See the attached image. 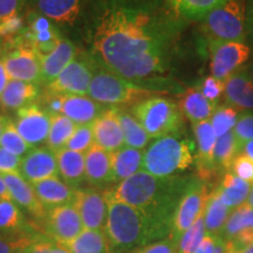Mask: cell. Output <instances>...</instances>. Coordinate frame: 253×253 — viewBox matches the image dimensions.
<instances>
[{
  "label": "cell",
  "instance_id": "6f0895ef",
  "mask_svg": "<svg viewBox=\"0 0 253 253\" xmlns=\"http://www.w3.org/2000/svg\"><path fill=\"white\" fill-rule=\"evenodd\" d=\"M7 120H8L7 118L0 115V142H1V136H2V132H4L6 123H7Z\"/></svg>",
  "mask_w": 253,
  "mask_h": 253
},
{
  "label": "cell",
  "instance_id": "816d5d0a",
  "mask_svg": "<svg viewBox=\"0 0 253 253\" xmlns=\"http://www.w3.org/2000/svg\"><path fill=\"white\" fill-rule=\"evenodd\" d=\"M195 253H214L213 237L210 235L205 236L203 242L201 243V245L198 246V249L196 250Z\"/></svg>",
  "mask_w": 253,
  "mask_h": 253
},
{
  "label": "cell",
  "instance_id": "bcb514c9",
  "mask_svg": "<svg viewBox=\"0 0 253 253\" xmlns=\"http://www.w3.org/2000/svg\"><path fill=\"white\" fill-rule=\"evenodd\" d=\"M198 89L207 99L213 101V102H218V100L220 99L221 95L224 94V90H225V82L210 75L202 81Z\"/></svg>",
  "mask_w": 253,
  "mask_h": 253
},
{
  "label": "cell",
  "instance_id": "ffe728a7",
  "mask_svg": "<svg viewBox=\"0 0 253 253\" xmlns=\"http://www.w3.org/2000/svg\"><path fill=\"white\" fill-rule=\"evenodd\" d=\"M95 144L108 153L125 147V135L116 107H109L93 123Z\"/></svg>",
  "mask_w": 253,
  "mask_h": 253
},
{
  "label": "cell",
  "instance_id": "83f0119b",
  "mask_svg": "<svg viewBox=\"0 0 253 253\" xmlns=\"http://www.w3.org/2000/svg\"><path fill=\"white\" fill-rule=\"evenodd\" d=\"M217 103L207 99L198 88H195L185 91L179 101V108L183 115L192 125H195V123L209 121L218 107Z\"/></svg>",
  "mask_w": 253,
  "mask_h": 253
},
{
  "label": "cell",
  "instance_id": "f5cc1de1",
  "mask_svg": "<svg viewBox=\"0 0 253 253\" xmlns=\"http://www.w3.org/2000/svg\"><path fill=\"white\" fill-rule=\"evenodd\" d=\"M9 81H11V79H9L8 73L6 71V67L4 62H2V60L0 59V96L4 93V90L6 89V87H7Z\"/></svg>",
  "mask_w": 253,
  "mask_h": 253
},
{
  "label": "cell",
  "instance_id": "e7e4bbea",
  "mask_svg": "<svg viewBox=\"0 0 253 253\" xmlns=\"http://www.w3.org/2000/svg\"><path fill=\"white\" fill-rule=\"evenodd\" d=\"M17 253H23V252H21V251H20V252H17Z\"/></svg>",
  "mask_w": 253,
  "mask_h": 253
},
{
  "label": "cell",
  "instance_id": "d6986e66",
  "mask_svg": "<svg viewBox=\"0 0 253 253\" xmlns=\"http://www.w3.org/2000/svg\"><path fill=\"white\" fill-rule=\"evenodd\" d=\"M38 13L58 26H73L87 4V0H30Z\"/></svg>",
  "mask_w": 253,
  "mask_h": 253
},
{
  "label": "cell",
  "instance_id": "f6af8a7d",
  "mask_svg": "<svg viewBox=\"0 0 253 253\" xmlns=\"http://www.w3.org/2000/svg\"><path fill=\"white\" fill-rule=\"evenodd\" d=\"M27 0H0V27L21 15Z\"/></svg>",
  "mask_w": 253,
  "mask_h": 253
},
{
  "label": "cell",
  "instance_id": "6125c7cd",
  "mask_svg": "<svg viewBox=\"0 0 253 253\" xmlns=\"http://www.w3.org/2000/svg\"><path fill=\"white\" fill-rule=\"evenodd\" d=\"M227 246H229V248H227V253H239V251H237V250L231 248V246L229 245V243H227Z\"/></svg>",
  "mask_w": 253,
  "mask_h": 253
},
{
  "label": "cell",
  "instance_id": "9c48e42d",
  "mask_svg": "<svg viewBox=\"0 0 253 253\" xmlns=\"http://www.w3.org/2000/svg\"><path fill=\"white\" fill-rule=\"evenodd\" d=\"M209 195L210 192L207 182L199 177H192L173 213L170 237L177 244H179L185 231L192 226L201 214H203Z\"/></svg>",
  "mask_w": 253,
  "mask_h": 253
},
{
  "label": "cell",
  "instance_id": "30bf717a",
  "mask_svg": "<svg viewBox=\"0 0 253 253\" xmlns=\"http://www.w3.org/2000/svg\"><path fill=\"white\" fill-rule=\"evenodd\" d=\"M211 75L225 82L242 69L251 56V47L245 41L209 42Z\"/></svg>",
  "mask_w": 253,
  "mask_h": 253
},
{
  "label": "cell",
  "instance_id": "681fc988",
  "mask_svg": "<svg viewBox=\"0 0 253 253\" xmlns=\"http://www.w3.org/2000/svg\"><path fill=\"white\" fill-rule=\"evenodd\" d=\"M33 237H18L12 239H0V253H17L30 244Z\"/></svg>",
  "mask_w": 253,
  "mask_h": 253
},
{
  "label": "cell",
  "instance_id": "4dcf8cb0",
  "mask_svg": "<svg viewBox=\"0 0 253 253\" xmlns=\"http://www.w3.org/2000/svg\"><path fill=\"white\" fill-rule=\"evenodd\" d=\"M227 0H166L170 11L177 18L201 21L212 9Z\"/></svg>",
  "mask_w": 253,
  "mask_h": 253
},
{
  "label": "cell",
  "instance_id": "484cf974",
  "mask_svg": "<svg viewBox=\"0 0 253 253\" xmlns=\"http://www.w3.org/2000/svg\"><path fill=\"white\" fill-rule=\"evenodd\" d=\"M41 95V84L11 80L0 96V104L8 110H18L34 103Z\"/></svg>",
  "mask_w": 253,
  "mask_h": 253
},
{
  "label": "cell",
  "instance_id": "f546056e",
  "mask_svg": "<svg viewBox=\"0 0 253 253\" xmlns=\"http://www.w3.org/2000/svg\"><path fill=\"white\" fill-rule=\"evenodd\" d=\"M251 189L252 184L229 171L221 176L216 191L219 195L223 203L226 207H229L231 210H235L236 208L245 204L250 192H251Z\"/></svg>",
  "mask_w": 253,
  "mask_h": 253
},
{
  "label": "cell",
  "instance_id": "8fae6325",
  "mask_svg": "<svg viewBox=\"0 0 253 253\" xmlns=\"http://www.w3.org/2000/svg\"><path fill=\"white\" fill-rule=\"evenodd\" d=\"M94 74V61L77 55L55 80L46 86V93L53 95H88Z\"/></svg>",
  "mask_w": 253,
  "mask_h": 253
},
{
  "label": "cell",
  "instance_id": "f1b7e54d",
  "mask_svg": "<svg viewBox=\"0 0 253 253\" xmlns=\"http://www.w3.org/2000/svg\"><path fill=\"white\" fill-rule=\"evenodd\" d=\"M144 150L125 147L112 153L113 179L120 183L142 170Z\"/></svg>",
  "mask_w": 253,
  "mask_h": 253
},
{
  "label": "cell",
  "instance_id": "7dc6e473",
  "mask_svg": "<svg viewBox=\"0 0 253 253\" xmlns=\"http://www.w3.org/2000/svg\"><path fill=\"white\" fill-rule=\"evenodd\" d=\"M177 250H178V244L169 236L129 253H177Z\"/></svg>",
  "mask_w": 253,
  "mask_h": 253
},
{
  "label": "cell",
  "instance_id": "7bdbcfd3",
  "mask_svg": "<svg viewBox=\"0 0 253 253\" xmlns=\"http://www.w3.org/2000/svg\"><path fill=\"white\" fill-rule=\"evenodd\" d=\"M240 147L249 141H253V110L243 112L239 115L236 126L233 128Z\"/></svg>",
  "mask_w": 253,
  "mask_h": 253
},
{
  "label": "cell",
  "instance_id": "ab89813d",
  "mask_svg": "<svg viewBox=\"0 0 253 253\" xmlns=\"http://www.w3.org/2000/svg\"><path fill=\"white\" fill-rule=\"evenodd\" d=\"M0 147L4 148L5 150L17 155V156L21 158L26 156V155L33 149V148L21 137V135L19 134L17 128H15L14 121H12V120H7V123H6L4 132H2L1 136Z\"/></svg>",
  "mask_w": 253,
  "mask_h": 253
},
{
  "label": "cell",
  "instance_id": "5b68a950",
  "mask_svg": "<svg viewBox=\"0 0 253 253\" xmlns=\"http://www.w3.org/2000/svg\"><path fill=\"white\" fill-rule=\"evenodd\" d=\"M130 112L151 140L179 134L182 130L183 113L179 104L169 97L151 95L132 104Z\"/></svg>",
  "mask_w": 253,
  "mask_h": 253
},
{
  "label": "cell",
  "instance_id": "680465c9",
  "mask_svg": "<svg viewBox=\"0 0 253 253\" xmlns=\"http://www.w3.org/2000/svg\"><path fill=\"white\" fill-rule=\"evenodd\" d=\"M246 71H248L250 78H251V80L253 81V58L251 59V61L248 66H246Z\"/></svg>",
  "mask_w": 253,
  "mask_h": 253
},
{
  "label": "cell",
  "instance_id": "d590c367",
  "mask_svg": "<svg viewBox=\"0 0 253 253\" xmlns=\"http://www.w3.org/2000/svg\"><path fill=\"white\" fill-rule=\"evenodd\" d=\"M25 227L20 208L9 199H0V239L18 238Z\"/></svg>",
  "mask_w": 253,
  "mask_h": 253
},
{
  "label": "cell",
  "instance_id": "4316f807",
  "mask_svg": "<svg viewBox=\"0 0 253 253\" xmlns=\"http://www.w3.org/2000/svg\"><path fill=\"white\" fill-rule=\"evenodd\" d=\"M56 160L60 177L63 182L72 188L78 189L82 182L86 181V160L84 154L78 153L69 149H61L56 151Z\"/></svg>",
  "mask_w": 253,
  "mask_h": 253
},
{
  "label": "cell",
  "instance_id": "c3c4849f",
  "mask_svg": "<svg viewBox=\"0 0 253 253\" xmlns=\"http://www.w3.org/2000/svg\"><path fill=\"white\" fill-rule=\"evenodd\" d=\"M23 158L0 147V173H14L20 171Z\"/></svg>",
  "mask_w": 253,
  "mask_h": 253
},
{
  "label": "cell",
  "instance_id": "11a10c76",
  "mask_svg": "<svg viewBox=\"0 0 253 253\" xmlns=\"http://www.w3.org/2000/svg\"><path fill=\"white\" fill-rule=\"evenodd\" d=\"M242 153L253 160V141H249L242 145Z\"/></svg>",
  "mask_w": 253,
  "mask_h": 253
},
{
  "label": "cell",
  "instance_id": "cb8c5ba5",
  "mask_svg": "<svg viewBox=\"0 0 253 253\" xmlns=\"http://www.w3.org/2000/svg\"><path fill=\"white\" fill-rule=\"evenodd\" d=\"M86 160V181L93 185H103L113 183L112 153L103 150L94 144L87 153Z\"/></svg>",
  "mask_w": 253,
  "mask_h": 253
},
{
  "label": "cell",
  "instance_id": "91938a15",
  "mask_svg": "<svg viewBox=\"0 0 253 253\" xmlns=\"http://www.w3.org/2000/svg\"><path fill=\"white\" fill-rule=\"evenodd\" d=\"M239 253H253V244L246 246V248L242 249L239 251Z\"/></svg>",
  "mask_w": 253,
  "mask_h": 253
},
{
  "label": "cell",
  "instance_id": "2e32d148",
  "mask_svg": "<svg viewBox=\"0 0 253 253\" xmlns=\"http://www.w3.org/2000/svg\"><path fill=\"white\" fill-rule=\"evenodd\" d=\"M196 138V158L195 163L197 167L198 177L203 181L216 176L213 166V153L216 147L217 136L214 134L210 120L192 125Z\"/></svg>",
  "mask_w": 253,
  "mask_h": 253
},
{
  "label": "cell",
  "instance_id": "ee69618b",
  "mask_svg": "<svg viewBox=\"0 0 253 253\" xmlns=\"http://www.w3.org/2000/svg\"><path fill=\"white\" fill-rule=\"evenodd\" d=\"M230 172L249 182L250 184H253V160L240 153L233 161Z\"/></svg>",
  "mask_w": 253,
  "mask_h": 253
},
{
  "label": "cell",
  "instance_id": "ba28073f",
  "mask_svg": "<svg viewBox=\"0 0 253 253\" xmlns=\"http://www.w3.org/2000/svg\"><path fill=\"white\" fill-rule=\"evenodd\" d=\"M25 30V28H24ZM11 80L42 84L41 59L24 36L6 41L1 58Z\"/></svg>",
  "mask_w": 253,
  "mask_h": 253
},
{
  "label": "cell",
  "instance_id": "d4e9b609",
  "mask_svg": "<svg viewBox=\"0 0 253 253\" xmlns=\"http://www.w3.org/2000/svg\"><path fill=\"white\" fill-rule=\"evenodd\" d=\"M78 48L72 41L61 40L54 52L41 59V73H42V84L46 86L61 74V72L77 58Z\"/></svg>",
  "mask_w": 253,
  "mask_h": 253
},
{
  "label": "cell",
  "instance_id": "60d3db41",
  "mask_svg": "<svg viewBox=\"0 0 253 253\" xmlns=\"http://www.w3.org/2000/svg\"><path fill=\"white\" fill-rule=\"evenodd\" d=\"M207 235L203 212V214H201L198 219L192 224V226L186 230L184 235L182 236L177 253H195Z\"/></svg>",
  "mask_w": 253,
  "mask_h": 253
},
{
  "label": "cell",
  "instance_id": "44dd1931",
  "mask_svg": "<svg viewBox=\"0 0 253 253\" xmlns=\"http://www.w3.org/2000/svg\"><path fill=\"white\" fill-rule=\"evenodd\" d=\"M11 199L18 207L25 209L38 219H45L47 210L38 199L33 186L19 172L1 173Z\"/></svg>",
  "mask_w": 253,
  "mask_h": 253
},
{
  "label": "cell",
  "instance_id": "6da1fadb",
  "mask_svg": "<svg viewBox=\"0 0 253 253\" xmlns=\"http://www.w3.org/2000/svg\"><path fill=\"white\" fill-rule=\"evenodd\" d=\"M173 33L175 21L157 0H97L94 55L109 71L145 89L168 71Z\"/></svg>",
  "mask_w": 253,
  "mask_h": 253
},
{
  "label": "cell",
  "instance_id": "d6a6232c",
  "mask_svg": "<svg viewBox=\"0 0 253 253\" xmlns=\"http://www.w3.org/2000/svg\"><path fill=\"white\" fill-rule=\"evenodd\" d=\"M240 153H242V147L233 130L218 137L213 153V166L216 175L217 173L224 175L225 172H229L233 161Z\"/></svg>",
  "mask_w": 253,
  "mask_h": 253
},
{
  "label": "cell",
  "instance_id": "4fadbf2b",
  "mask_svg": "<svg viewBox=\"0 0 253 253\" xmlns=\"http://www.w3.org/2000/svg\"><path fill=\"white\" fill-rule=\"evenodd\" d=\"M45 220L47 235L58 245L67 244L84 230L74 203L50 209Z\"/></svg>",
  "mask_w": 253,
  "mask_h": 253
},
{
  "label": "cell",
  "instance_id": "7402d4cb",
  "mask_svg": "<svg viewBox=\"0 0 253 253\" xmlns=\"http://www.w3.org/2000/svg\"><path fill=\"white\" fill-rule=\"evenodd\" d=\"M32 186L38 199L47 211L53 208L73 203L77 195V189L61 181L60 177H52L33 183Z\"/></svg>",
  "mask_w": 253,
  "mask_h": 253
},
{
  "label": "cell",
  "instance_id": "be15d7a7",
  "mask_svg": "<svg viewBox=\"0 0 253 253\" xmlns=\"http://www.w3.org/2000/svg\"><path fill=\"white\" fill-rule=\"evenodd\" d=\"M0 52H1V41H0Z\"/></svg>",
  "mask_w": 253,
  "mask_h": 253
},
{
  "label": "cell",
  "instance_id": "277c9868",
  "mask_svg": "<svg viewBox=\"0 0 253 253\" xmlns=\"http://www.w3.org/2000/svg\"><path fill=\"white\" fill-rule=\"evenodd\" d=\"M196 144L178 134L155 138L144 150L142 170L156 177L179 176L195 163Z\"/></svg>",
  "mask_w": 253,
  "mask_h": 253
},
{
  "label": "cell",
  "instance_id": "b9f144b4",
  "mask_svg": "<svg viewBox=\"0 0 253 253\" xmlns=\"http://www.w3.org/2000/svg\"><path fill=\"white\" fill-rule=\"evenodd\" d=\"M95 144V136L93 123L91 125L78 126L75 129L74 134L69 138V141L66 144L63 149H69L78 153H87L91 147Z\"/></svg>",
  "mask_w": 253,
  "mask_h": 253
},
{
  "label": "cell",
  "instance_id": "7a4b0ae2",
  "mask_svg": "<svg viewBox=\"0 0 253 253\" xmlns=\"http://www.w3.org/2000/svg\"><path fill=\"white\" fill-rule=\"evenodd\" d=\"M191 178V176L156 177L141 170L104 192L172 226L173 213Z\"/></svg>",
  "mask_w": 253,
  "mask_h": 253
},
{
  "label": "cell",
  "instance_id": "52a82bcc",
  "mask_svg": "<svg viewBox=\"0 0 253 253\" xmlns=\"http://www.w3.org/2000/svg\"><path fill=\"white\" fill-rule=\"evenodd\" d=\"M201 30L209 42L245 41L246 0H227L201 20Z\"/></svg>",
  "mask_w": 253,
  "mask_h": 253
},
{
  "label": "cell",
  "instance_id": "ac0fdd59",
  "mask_svg": "<svg viewBox=\"0 0 253 253\" xmlns=\"http://www.w3.org/2000/svg\"><path fill=\"white\" fill-rule=\"evenodd\" d=\"M59 97L61 103L60 114L67 116L78 126L91 125L108 109L104 104L96 102L88 95L63 94L59 95Z\"/></svg>",
  "mask_w": 253,
  "mask_h": 253
},
{
  "label": "cell",
  "instance_id": "7c38bea8",
  "mask_svg": "<svg viewBox=\"0 0 253 253\" xmlns=\"http://www.w3.org/2000/svg\"><path fill=\"white\" fill-rule=\"evenodd\" d=\"M52 114L34 102L19 109L14 125L21 137L32 148H40L48 138Z\"/></svg>",
  "mask_w": 253,
  "mask_h": 253
},
{
  "label": "cell",
  "instance_id": "9a60e30c",
  "mask_svg": "<svg viewBox=\"0 0 253 253\" xmlns=\"http://www.w3.org/2000/svg\"><path fill=\"white\" fill-rule=\"evenodd\" d=\"M84 230L104 231L108 216V205L103 192L94 189H77L74 199Z\"/></svg>",
  "mask_w": 253,
  "mask_h": 253
},
{
  "label": "cell",
  "instance_id": "9f6ffc18",
  "mask_svg": "<svg viewBox=\"0 0 253 253\" xmlns=\"http://www.w3.org/2000/svg\"><path fill=\"white\" fill-rule=\"evenodd\" d=\"M49 253H69L66 251L65 249L60 248L59 245H56L54 242L52 243V245H50V250H49Z\"/></svg>",
  "mask_w": 253,
  "mask_h": 253
},
{
  "label": "cell",
  "instance_id": "db71d44e",
  "mask_svg": "<svg viewBox=\"0 0 253 253\" xmlns=\"http://www.w3.org/2000/svg\"><path fill=\"white\" fill-rule=\"evenodd\" d=\"M0 199H9V201H12L7 186H6V183L4 181V177H2L1 173H0Z\"/></svg>",
  "mask_w": 253,
  "mask_h": 253
},
{
  "label": "cell",
  "instance_id": "603a6c76",
  "mask_svg": "<svg viewBox=\"0 0 253 253\" xmlns=\"http://www.w3.org/2000/svg\"><path fill=\"white\" fill-rule=\"evenodd\" d=\"M226 103L244 112L253 110V81L246 67L235 73L225 81L224 90Z\"/></svg>",
  "mask_w": 253,
  "mask_h": 253
},
{
  "label": "cell",
  "instance_id": "e575fe53",
  "mask_svg": "<svg viewBox=\"0 0 253 253\" xmlns=\"http://www.w3.org/2000/svg\"><path fill=\"white\" fill-rule=\"evenodd\" d=\"M118 116L121 123L123 135H125V144L126 147L135 148V149L144 150L150 144L151 137L144 130L137 119L132 115L131 112L123 108H118Z\"/></svg>",
  "mask_w": 253,
  "mask_h": 253
},
{
  "label": "cell",
  "instance_id": "8d00e7d4",
  "mask_svg": "<svg viewBox=\"0 0 253 253\" xmlns=\"http://www.w3.org/2000/svg\"><path fill=\"white\" fill-rule=\"evenodd\" d=\"M78 125L68 119L62 114H52V121H50V129L46 145L52 151L63 149L74 134Z\"/></svg>",
  "mask_w": 253,
  "mask_h": 253
},
{
  "label": "cell",
  "instance_id": "5bb4252c",
  "mask_svg": "<svg viewBox=\"0 0 253 253\" xmlns=\"http://www.w3.org/2000/svg\"><path fill=\"white\" fill-rule=\"evenodd\" d=\"M24 36L40 59L54 52L63 39L56 25L37 11L27 14Z\"/></svg>",
  "mask_w": 253,
  "mask_h": 253
},
{
  "label": "cell",
  "instance_id": "74e56055",
  "mask_svg": "<svg viewBox=\"0 0 253 253\" xmlns=\"http://www.w3.org/2000/svg\"><path fill=\"white\" fill-rule=\"evenodd\" d=\"M246 231H253V208L245 203L230 213L220 236L230 242Z\"/></svg>",
  "mask_w": 253,
  "mask_h": 253
},
{
  "label": "cell",
  "instance_id": "94428289",
  "mask_svg": "<svg viewBox=\"0 0 253 253\" xmlns=\"http://www.w3.org/2000/svg\"><path fill=\"white\" fill-rule=\"evenodd\" d=\"M246 204L253 208V186H252V189H251V192H250V195H249L248 201H246Z\"/></svg>",
  "mask_w": 253,
  "mask_h": 253
},
{
  "label": "cell",
  "instance_id": "f35d334b",
  "mask_svg": "<svg viewBox=\"0 0 253 253\" xmlns=\"http://www.w3.org/2000/svg\"><path fill=\"white\" fill-rule=\"evenodd\" d=\"M238 110L235 107L227 103L218 106L210 119L211 126H212L217 137H220L229 131H232L237 121H238Z\"/></svg>",
  "mask_w": 253,
  "mask_h": 253
},
{
  "label": "cell",
  "instance_id": "f907efd6",
  "mask_svg": "<svg viewBox=\"0 0 253 253\" xmlns=\"http://www.w3.org/2000/svg\"><path fill=\"white\" fill-rule=\"evenodd\" d=\"M246 39L253 46V0H246Z\"/></svg>",
  "mask_w": 253,
  "mask_h": 253
},
{
  "label": "cell",
  "instance_id": "1f68e13d",
  "mask_svg": "<svg viewBox=\"0 0 253 253\" xmlns=\"http://www.w3.org/2000/svg\"><path fill=\"white\" fill-rule=\"evenodd\" d=\"M231 213V209L223 203L216 189L209 195L204 210V223L207 233L210 236H220Z\"/></svg>",
  "mask_w": 253,
  "mask_h": 253
},
{
  "label": "cell",
  "instance_id": "836d02e7",
  "mask_svg": "<svg viewBox=\"0 0 253 253\" xmlns=\"http://www.w3.org/2000/svg\"><path fill=\"white\" fill-rule=\"evenodd\" d=\"M59 246L69 253H112L103 231L84 230L75 239Z\"/></svg>",
  "mask_w": 253,
  "mask_h": 253
},
{
  "label": "cell",
  "instance_id": "e0dca14e",
  "mask_svg": "<svg viewBox=\"0 0 253 253\" xmlns=\"http://www.w3.org/2000/svg\"><path fill=\"white\" fill-rule=\"evenodd\" d=\"M19 173L31 184L52 177H60L55 153L47 147L34 148L23 157Z\"/></svg>",
  "mask_w": 253,
  "mask_h": 253
},
{
  "label": "cell",
  "instance_id": "8992f818",
  "mask_svg": "<svg viewBox=\"0 0 253 253\" xmlns=\"http://www.w3.org/2000/svg\"><path fill=\"white\" fill-rule=\"evenodd\" d=\"M155 91L126 80L120 75L109 71L95 60L94 74L91 79L88 96L104 106H120V104L136 103L154 95Z\"/></svg>",
  "mask_w": 253,
  "mask_h": 253
},
{
  "label": "cell",
  "instance_id": "3957f363",
  "mask_svg": "<svg viewBox=\"0 0 253 253\" xmlns=\"http://www.w3.org/2000/svg\"><path fill=\"white\" fill-rule=\"evenodd\" d=\"M103 194L108 205L103 232L112 253H129L170 236L171 225Z\"/></svg>",
  "mask_w": 253,
  "mask_h": 253
}]
</instances>
